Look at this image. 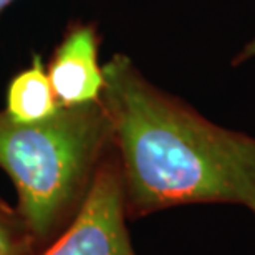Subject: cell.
<instances>
[{
    "instance_id": "cell-8",
    "label": "cell",
    "mask_w": 255,
    "mask_h": 255,
    "mask_svg": "<svg viewBox=\"0 0 255 255\" xmlns=\"http://www.w3.org/2000/svg\"><path fill=\"white\" fill-rule=\"evenodd\" d=\"M13 2H15V0H0V13H2L3 10L7 8L10 3H13Z\"/></svg>"
},
{
    "instance_id": "cell-3",
    "label": "cell",
    "mask_w": 255,
    "mask_h": 255,
    "mask_svg": "<svg viewBox=\"0 0 255 255\" xmlns=\"http://www.w3.org/2000/svg\"><path fill=\"white\" fill-rule=\"evenodd\" d=\"M123 181L115 147L101 162L76 217L37 255H136L128 232Z\"/></svg>"
},
{
    "instance_id": "cell-2",
    "label": "cell",
    "mask_w": 255,
    "mask_h": 255,
    "mask_svg": "<svg viewBox=\"0 0 255 255\" xmlns=\"http://www.w3.org/2000/svg\"><path fill=\"white\" fill-rule=\"evenodd\" d=\"M113 147L103 103L62 106L38 123H15L0 111V167L17 191V211L40 251L83 207L101 162Z\"/></svg>"
},
{
    "instance_id": "cell-5",
    "label": "cell",
    "mask_w": 255,
    "mask_h": 255,
    "mask_svg": "<svg viewBox=\"0 0 255 255\" xmlns=\"http://www.w3.org/2000/svg\"><path fill=\"white\" fill-rule=\"evenodd\" d=\"M62 108L50 83L47 65L35 53L32 62L10 80L3 113L15 123H38Z\"/></svg>"
},
{
    "instance_id": "cell-7",
    "label": "cell",
    "mask_w": 255,
    "mask_h": 255,
    "mask_svg": "<svg viewBox=\"0 0 255 255\" xmlns=\"http://www.w3.org/2000/svg\"><path fill=\"white\" fill-rule=\"evenodd\" d=\"M254 58H255V35L244 45L241 50H239L236 57L232 58V66H239V65L246 63L249 60H254Z\"/></svg>"
},
{
    "instance_id": "cell-1",
    "label": "cell",
    "mask_w": 255,
    "mask_h": 255,
    "mask_svg": "<svg viewBox=\"0 0 255 255\" xmlns=\"http://www.w3.org/2000/svg\"><path fill=\"white\" fill-rule=\"evenodd\" d=\"M103 75L128 219L192 204L239 206L255 217V136L157 88L125 53Z\"/></svg>"
},
{
    "instance_id": "cell-4",
    "label": "cell",
    "mask_w": 255,
    "mask_h": 255,
    "mask_svg": "<svg viewBox=\"0 0 255 255\" xmlns=\"http://www.w3.org/2000/svg\"><path fill=\"white\" fill-rule=\"evenodd\" d=\"M100 37L93 23H73L47 65V73L60 106H76L101 100L105 86L100 63Z\"/></svg>"
},
{
    "instance_id": "cell-6",
    "label": "cell",
    "mask_w": 255,
    "mask_h": 255,
    "mask_svg": "<svg viewBox=\"0 0 255 255\" xmlns=\"http://www.w3.org/2000/svg\"><path fill=\"white\" fill-rule=\"evenodd\" d=\"M40 246L17 207L0 199V255H37Z\"/></svg>"
}]
</instances>
